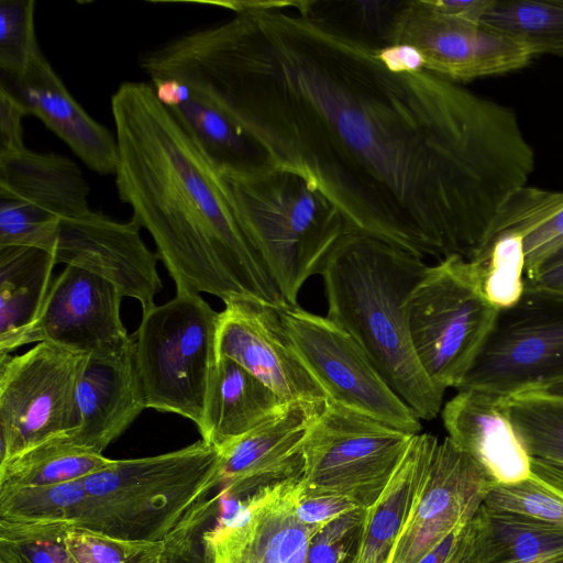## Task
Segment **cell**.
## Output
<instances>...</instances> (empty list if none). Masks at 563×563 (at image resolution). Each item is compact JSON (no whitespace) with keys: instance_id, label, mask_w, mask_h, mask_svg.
Returning <instances> with one entry per match:
<instances>
[{"instance_id":"29","label":"cell","mask_w":563,"mask_h":563,"mask_svg":"<svg viewBox=\"0 0 563 563\" xmlns=\"http://www.w3.org/2000/svg\"><path fill=\"white\" fill-rule=\"evenodd\" d=\"M536 55L563 57V0H494L483 18Z\"/></svg>"},{"instance_id":"7","label":"cell","mask_w":563,"mask_h":563,"mask_svg":"<svg viewBox=\"0 0 563 563\" xmlns=\"http://www.w3.org/2000/svg\"><path fill=\"white\" fill-rule=\"evenodd\" d=\"M220 312L199 294L176 292L142 313L132 334L147 408L177 413L201 424L219 356Z\"/></svg>"},{"instance_id":"32","label":"cell","mask_w":563,"mask_h":563,"mask_svg":"<svg viewBox=\"0 0 563 563\" xmlns=\"http://www.w3.org/2000/svg\"><path fill=\"white\" fill-rule=\"evenodd\" d=\"M471 261L477 264L483 294L492 306L505 310L520 300L526 287V255L521 233H499Z\"/></svg>"},{"instance_id":"26","label":"cell","mask_w":563,"mask_h":563,"mask_svg":"<svg viewBox=\"0 0 563 563\" xmlns=\"http://www.w3.org/2000/svg\"><path fill=\"white\" fill-rule=\"evenodd\" d=\"M428 433L415 434L379 498L363 511L354 563H389L409 515L426 460Z\"/></svg>"},{"instance_id":"21","label":"cell","mask_w":563,"mask_h":563,"mask_svg":"<svg viewBox=\"0 0 563 563\" xmlns=\"http://www.w3.org/2000/svg\"><path fill=\"white\" fill-rule=\"evenodd\" d=\"M79 426L71 437L102 453L147 408L133 335L120 350L88 355L78 389Z\"/></svg>"},{"instance_id":"3","label":"cell","mask_w":563,"mask_h":563,"mask_svg":"<svg viewBox=\"0 0 563 563\" xmlns=\"http://www.w3.org/2000/svg\"><path fill=\"white\" fill-rule=\"evenodd\" d=\"M427 264L397 246L345 231L320 269L327 317L362 346L391 389L422 420L443 404L412 349L407 317L409 297Z\"/></svg>"},{"instance_id":"24","label":"cell","mask_w":563,"mask_h":563,"mask_svg":"<svg viewBox=\"0 0 563 563\" xmlns=\"http://www.w3.org/2000/svg\"><path fill=\"white\" fill-rule=\"evenodd\" d=\"M459 563H563V529L482 504L463 530Z\"/></svg>"},{"instance_id":"39","label":"cell","mask_w":563,"mask_h":563,"mask_svg":"<svg viewBox=\"0 0 563 563\" xmlns=\"http://www.w3.org/2000/svg\"><path fill=\"white\" fill-rule=\"evenodd\" d=\"M357 509L362 508L347 497L307 490L301 481L295 514L312 537L332 521Z\"/></svg>"},{"instance_id":"28","label":"cell","mask_w":563,"mask_h":563,"mask_svg":"<svg viewBox=\"0 0 563 563\" xmlns=\"http://www.w3.org/2000/svg\"><path fill=\"white\" fill-rule=\"evenodd\" d=\"M106 457L65 432L0 463V488L59 484L85 478L110 465Z\"/></svg>"},{"instance_id":"37","label":"cell","mask_w":563,"mask_h":563,"mask_svg":"<svg viewBox=\"0 0 563 563\" xmlns=\"http://www.w3.org/2000/svg\"><path fill=\"white\" fill-rule=\"evenodd\" d=\"M218 496L198 501L176 528L164 538L158 563H213L203 533L216 512Z\"/></svg>"},{"instance_id":"43","label":"cell","mask_w":563,"mask_h":563,"mask_svg":"<svg viewBox=\"0 0 563 563\" xmlns=\"http://www.w3.org/2000/svg\"><path fill=\"white\" fill-rule=\"evenodd\" d=\"M531 474L563 496V463L531 459Z\"/></svg>"},{"instance_id":"22","label":"cell","mask_w":563,"mask_h":563,"mask_svg":"<svg viewBox=\"0 0 563 563\" xmlns=\"http://www.w3.org/2000/svg\"><path fill=\"white\" fill-rule=\"evenodd\" d=\"M0 85L37 117L93 172L115 173V135L93 120L71 97L51 64L40 54L19 80L1 79Z\"/></svg>"},{"instance_id":"36","label":"cell","mask_w":563,"mask_h":563,"mask_svg":"<svg viewBox=\"0 0 563 563\" xmlns=\"http://www.w3.org/2000/svg\"><path fill=\"white\" fill-rule=\"evenodd\" d=\"M66 543L77 563H158L164 541L126 540L71 525Z\"/></svg>"},{"instance_id":"38","label":"cell","mask_w":563,"mask_h":563,"mask_svg":"<svg viewBox=\"0 0 563 563\" xmlns=\"http://www.w3.org/2000/svg\"><path fill=\"white\" fill-rule=\"evenodd\" d=\"M364 509L332 521L310 539L307 563H346L355 553Z\"/></svg>"},{"instance_id":"1","label":"cell","mask_w":563,"mask_h":563,"mask_svg":"<svg viewBox=\"0 0 563 563\" xmlns=\"http://www.w3.org/2000/svg\"><path fill=\"white\" fill-rule=\"evenodd\" d=\"M230 1L231 20L176 38L166 71L220 109L268 164L314 183L345 231L421 258L477 256L536 153L515 109L426 68L302 1Z\"/></svg>"},{"instance_id":"34","label":"cell","mask_w":563,"mask_h":563,"mask_svg":"<svg viewBox=\"0 0 563 563\" xmlns=\"http://www.w3.org/2000/svg\"><path fill=\"white\" fill-rule=\"evenodd\" d=\"M71 525L0 520V544L10 549L21 563H77L66 543Z\"/></svg>"},{"instance_id":"20","label":"cell","mask_w":563,"mask_h":563,"mask_svg":"<svg viewBox=\"0 0 563 563\" xmlns=\"http://www.w3.org/2000/svg\"><path fill=\"white\" fill-rule=\"evenodd\" d=\"M442 409L453 444L482 468L493 485L531 475L528 453L508 410V396L474 388L457 389Z\"/></svg>"},{"instance_id":"4","label":"cell","mask_w":563,"mask_h":563,"mask_svg":"<svg viewBox=\"0 0 563 563\" xmlns=\"http://www.w3.org/2000/svg\"><path fill=\"white\" fill-rule=\"evenodd\" d=\"M222 176L244 233L286 302L297 305L345 232L340 212L312 180L287 167L266 163Z\"/></svg>"},{"instance_id":"17","label":"cell","mask_w":563,"mask_h":563,"mask_svg":"<svg viewBox=\"0 0 563 563\" xmlns=\"http://www.w3.org/2000/svg\"><path fill=\"white\" fill-rule=\"evenodd\" d=\"M133 221L118 222L88 211L60 223L49 247L56 264L75 266L114 285L123 297L136 299L142 312L152 309L162 288L157 253L147 249Z\"/></svg>"},{"instance_id":"9","label":"cell","mask_w":563,"mask_h":563,"mask_svg":"<svg viewBox=\"0 0 563 563\" xmlns=\"http://www.w3.org/2000/svg\"><path fill=\"white\" fill-rule=\"evenodd\" d=\"M87 358L52 342L0 357V463L79 426L77 389Z\"/></svg>"},{"instance_id":"19","label":"cell","mask_w":563,"mask_h":563,"mask_svg":"<svg viewBox=\"0 0 563 563\" xmlns=\"http://www.w3.org/2000/svg\"><path fill=\"white\" fill-rule=\"evenodd\" d=\"M325 405L286 402L261 424L219 449L213 487L241 499L265 486L301 477L302 442Z\"/></svg>"},{"instance_id":"41","label":"cell","mask_w":563,"mask_h":563,"mask_svg":"<svg viewBox=\"0 0 563 563\" xmlns=\"http://www.w3.org/2000/svg\"><path fill=\"white\" fill-rule=\"evenodd\" d=\"M27 115L24 106L0 85V154L24 147L22 119Z\"/></svg>"},{"instance_id":"33","label":"cell","mask_w":563,"mask_h":563,"mask_svg":"<svg viewBox=\"0 0 563 563\" xmlns=\"http://www.w3.org/2000/svg\"><path fill=\"white\" fill-rule=\"evenodd\" d=\"M35 1H0L1 79L19 80L42 54L35 32Z\"/></svg>"},{"instance_id":"40","label":"cell","mask_w":563,"mask_h":563,"mask_svg":"<svg viewBox=\"0 0 563 563\" xmlns=\"http://www.w3.org/2000/svg\"><path fill=\"white\" fill-rule=\"evenodd\" d=\"M526 278L533 276L563 249V197L539 227L523 235Z\"/></svg>"},{"instance_id":"8","label":"cell","mask_w":563,"mask_h":563,"mask_svg":"<svg viewBox=\"0 0 563 563\" xmlns=\"http://www.w3.org/2000/svg\"><path fill=\"white\" fill-rule=\"evenodd\" d=\"M413 435L327 402L302 442L303 486L366 509L388 485Z\"/></svg>"},{"instance_id":"23","label":"cell","mask_w":563,"mask_h":563,"mask_svg":"<svg viewBox=\"0 0 563 563\" xmlns=\"http://www.w3.org/2000/svg\"><path fill=\"white\" fill-rule=\"evenodd\" d=\"M161 102L222 175L247 172L267 162L245 133L220 109L173 78H151Z\"/></svg>"},{"instance_id":"44","label":"cell","mask_w":563,"mask_h":563,"mask_svg":"<svg viewBox=\"0 0 563 563\" xmlns=\"http://www.w3.org/2000/svg\"><path fill=\"white\" fill-rule=\"evenodd\" d=\"M526 280L540 287L563 291V258L544 265Z\"/></svg>"},{"instance_id":"46","label":"cell","mask_w":563,"mask_h":563,"mask_svg":"<svg viewBox=\"0 0 563 563\" xmlns=\"http://www.w3.org/2000/svg\"><path fill=\"white\" fill-rule=\"evenodd\" d=\"M532 390H540V391H544L548 394H554V395H563V380L553 383L551 385H548V386L539 388V389H532Z\"/></svg>"},{"instance_id":"6","label":"cell","mask_w":563,"mask_h":563,"mask_svg":"<svg viewBox=\"0 0 563 563\" xmlns=\"http://www.w3.org/2000/svg\"><path fill=\"white\" fill-rule=\"evenodd\" d=\"M498 312L483 294L474 261L452 254L427 266L409 297L407 317L416 357L439 390L462 386Z\"/></svg>"},{"instance_id":"42","label":"cell","mask_w":563,"mask_h":563,"mask_svg":"<svg viewBox=\"0 0 563 563\" xmlns=\"http://www.w3.org/2000/svg\"><path fill=\"white\" fill-rule=\"evenodd\" d=\"M379 56L393 70L418 71L426 68L422 55L409 45L382 46Z\"/></svg>"},{"instance_id":"16","label":"cell","mask_w":563,"mask_h":563,"mask_svg":"<svg viewBox=\"0 0 563 563\" xmlns=\"http://www.w3.org/2000/svg\"><path fill=\"white\" fill-rule=\"evenodd\" d=\"M224 306L217 333L219 357L238 363L284 402H328L289 341L277 308L256 299H233Z\"/></svg>"},{"instance_id":"13","label":"cell","mask_w":563,"mask_h":563,"mask_svg":"<svg viewBox=\"0 0 563 563\" xmlns=\"http://www.w3.org/2000/svg\"><path fill=\"white\" fill-rule=\"evenodd\" d=\"M89 185L66 156L26 146L0 154V246L49 251L60 223L90 211Z\"/></svg>"},{"instance_id":"47","label":"cell","mask_w":563,"mask_h":563,"mask_svg":"<svg viewBox=\"0 0 563 563\" xmlns=\"http://www.w3.org/2000/svg\"><path fill=\"white\" fill-rule=\"evenodd\" d=\"M460 540H461V538H460ZM460 540H459V542L456 543L455 548L453 549V551L451 552L450 556L445 560L444 563H459V543H460Z\"/></svg>"},{"instance_id":"12","label":"cell","mask_w":563,"mask_h":563,"mask_svg":"<svg viewBox=\"0 0 563 563\" xmlns=\"http://www.w3.org/2000/svg\"><path fill=\"white\" fill-rule=\"evenodd\" d=\"M384 44L415 47L426 69L457 84L522 69L534 57L514 37L440 12L430 0L400 1Z\"/></svg>"},{"instance_id":"45","label":"cell","mask_w":563,"mask_h":563,"mask_svg":"<svg viewBox=\"0 0 563 563\" xmlns=\"http://www.w3.org/2000/svg\"><path fill=\"white\" fill-rule=\"evenodd\" d=\"M0 563H21L19 558L7 547L0 544Z\"/></svg>"},{"instance_id":"5","label":"cell","mask_w":563,"mask_h":563,"mask_svg":"<svg viewBox=\"0 0 563 563\" xmlns=\"http://www.w3.org/2000/svg\"><path fill=\"white\" fill-rule=\"evenodd\" d=\"M218 461L219 450L202 439L159 455L113 460L84 478L88 499L77 527L162 541L214 488Z\"/></svg>"},{"instance_id":"25","label":"cell","mask_w":563,"mask_h":563,"mask_svg":"<svg viewBox=\"0 0 563 563\" xmlns=\"http://www.w3.org/2000/svg\"><path fill=\"white\" fill-rule=\"evenodd\" d=\"M284 404L238 363L219 357L198 430L203 441L219 450L261 424Z\"/></svg>"},{"instance_id":"31","label":"cell","mask_w":563,"mask_h":563,"mask_svg":"<svg viewBox=\"0 0 563 563\" xmlns=\"http://www.w3.org/2000/svg\"><path fill=\"white\" fill-rule=\"evenodd\" d=\"M507 404L530 456L563 463V395L527 390L508 396Z\"/></svg>"},{"instance_id":"2","label":"cell","mask_w":563,"mask_h":563,"mask_svg":"<svg viewBox=\"0 0 563 563\" xmlns=\"http://www.w3.org/2000/svg\"><path fill=\"white\" fill-rule=\"evenodd\" d=\"M111 112L118 196L153 238L176 292L288 306L235 216L224 177L153 86L123 82L111 97Z\"/></svg>"},{"instance_id":"18","label":"cell","mask_w":563,"mask_h":563,"mask_svg":"<svg viewBox=\"0 0 563 563\" xmlns=\"http://www.w3.org/2000/svg\"><path fill=\"white\" fill-rule=\"evenodd\" d=\"M301 477L265 486L242 499L238 517L203 533L213 563H307L311 531L296 517Z\"/></svg>"},{"instance_id":"30","label":"cell","mask_w":563,"mask_h":563,"mask_svg":"<svg viewBox=\"0 0 563 563\" xmlns=\"http://www.w3.org/2000/svg\"><path fill=\"white\" fill-rule=\"evenodd\" d=\"M88 499L84 478L51 485L0 488V520L79 525Z\"/></svg>"},{"instance_id":"48","label":"cell","mask_w":563,"mask_h":563,"mask_svg":"<svg viewBox=\"0 0 563 563\" xmlns=\"http://www.w3.org/2000/svg\"><path fill=\"white\" fill-rule=\"evenodd\" d=\"M353 558H354V555L346 563H354Z\"/></svg>"},{"instance_id":"15","label":"cell","mask_w":563,"mask_h":563,"mask_svg":"<svg viewBox=\"0 0 563 563\" xmlns=\"http://www.w3.org/2000/svg\"><path fill=\"white\" fill-rule=\"evenodd\" d=\"M122 298L107 279L66 266L53 280L37 318L0 346V357L38 342L87 355L120 350L131 339L120 316Z\"/></svg>"},{"instance_id":"35","label":"cell","mask_w":563,"mask_h":563,"mask_svg":"<svg viewBox=\"0 0 563 563\" xmlns=\"http://www.w3.org/2000/svg\"><path fill=\"white\" fill-rule=\"evenodd\" d=\"M483 504L563 529V496L532 474L516 483L492 485Z\"/></svg>"},{"instance_id":"14","label":"cell","mask_w":563,"mask_h":563,"mask_svg":"<svg viewBox=\"0 0 563 563\" xmlns=\"http://www.w3.org/2000/svg\"><path fill=\"white\" fill-rule=\"evenodd\" d=\"M492 485L448 437L440 441L428 433L422 475L389 563H420L471 521Z\"/></svg>"},{"instance_id":"10","label":"cell","mask_w":563,"mask_h":563,"mask_svg":"<svg viewBox=\"0 0 563 563\" xmlns=\"http://www.w3.org/2000/svg\"><path fill=\"white\" fill-rule=\"evenodd\" d=\"M563 380V291L526 280L520 300L499 310L463 388L504 396Z\"/></svg>"},{"instance_id":"11","label":"cell","mask_w":563,"mask_h":563,"mask_svg":"<svg viewBox=\"0 0 563 563\" xmlns=\"http://www.w3.org/2000/svg\"><path fill=\"white\" fill-rule=\"evenodd\" d=\"M305 366L332 402L410 434L420 419L386 383L356 340L327 316L299 307L278 309Z\"/></svg>"},{"instance_id":"27","label":"cell","mask_w":563,"mask_h":563,"mask_svg":"<svg viewBox=\"0 0 563 563\" xmlns=\"http://www.w3.org/2000/svg\"><path fill=\"white\" fill-rule=\"evenodd\" d=\"M56 265L52 253L35 246H0V346L37 318Z\"/></svg>"}]
</instances>
